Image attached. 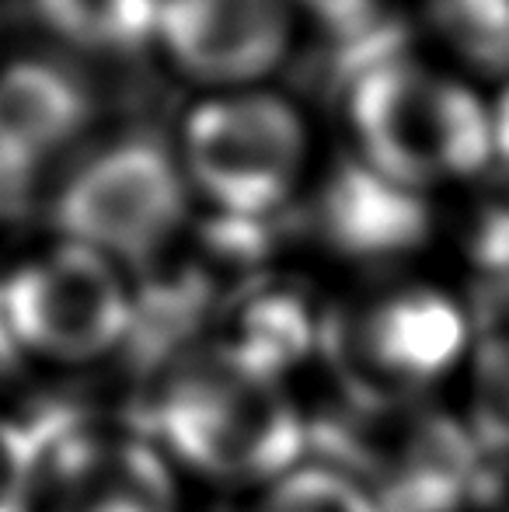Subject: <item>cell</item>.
<instances>
[{
    "label": "cell",
    "instance_id": "cell-1",
    "mask_svg": "<svg viewBox=\"0 0 509 512\" xmlns=\"http://www.w3.org/2000/svg\"><path fill=\"white\" fill-rule=\"evenodd\" d=\"M147 436L178 474L255 492L304 464L307 418L279 373L213 342L154 384Z\"/></svg>",
    "mask_w": 509,
    "mask_h": 512
},
{
    "label": "cell",
    "instance_id": "cell-2",
    "mask_svg": "<svg viewBox=\"0 0 509 512\" xmlns=\"http://www.w3.org/2000/svg\"><path fill=\"white\" fill-rule=\"evenodd\" d=\"M346 108L356 157L422 196L496 171L492 95L408 49L356 74L346 84Z\"/></svg>",
    "mask_w": 509,
    "mask_h": 512
},
{
    "label": "cell",
    "instance_id": "cell-3",
    "mask_svg": "<svg viewBox=\"0 0 509 512\" xmlns=\"http://www.w3.org/2000/svg\"><path fill=\"white\" fill-rule=\"evenodd\" d=\"M325 335L360 405L433 401L468 373L478 349L475 310L436 283L391 286Z\"/></svg>",
    "mask_w": 509,
    "mask_h": 512
},
{
    "label": "cell",
    "instance_id": "cell-4",
    "mask_svg": "<svg viewBox=\"0 0 509 512\" xmlns=\"http://www.w3.org/2000/svg\"><path fill=\"white\" fill-rule=\"evenodd\" d=\"M123 272L70 241L14 265L0 279V328L14 359L77 370L123 349L136 324V297Z\"/></svg>",
    "mask_w": 509,
    "mask_h": 512
},
{
    "label": "cell",
    "instance_id": "cell-5",
    "mask_svg": "<svg viewBox=\"0 0 509 512\" xmlns=\"http://www.w3.org/2000/svg\"><path fill=\"white\" fill-rule=\"evenodd\" d=\"M182 171L224 220H262L293 196L307 164L297 108L269 91H220L185 119Z\"/></svg>",
    "mask_w": 509,
    "mask_h": 512
},
{
    "label": "cell",
    "instance_id": "cell-6",
    "mask_svg": "<svg viewBox=\"0 0 509 512\" xmlns=\"http://www.w3.org/2000/svg\"><path fill=\"white\" fill-rule=\"evenodd\" d=\"M189 178L157 140L133 136L98 150L63 182L53 206L60 241L116 265L154 262L185 223Z\"/></svg>",
    "mask_w": 509,
    "mask_h": 512
},
{
    "label": "cell",
    "instance_id": "cell-7",
    "mask_svg": "<svg viewBox=\"0 0 509 512\" xmlns=\"http://www.w3.org/2000/svg\"><path fill=\"white\" fill-rule=\"evenodd\" d=\"M293 0H161L157 46L192 81L245 91L290 53Z\"/></svg>",
    "mask_w": 509,
    "mask_h": 512
},
{
    "label": "cell",
    "instance_id": "cell-8",
    "mask_svg": "<svg viewBox=\"0 0 509 512\" xmlns=\"http://www.w3.org/2000/svg\"><path fill=\"white\" fill-rule=\"evenodd\" d=\"M42 450L39 512H182V474L150 436L70 432Z\"/></svg>",
    "mask_w": 509,
    "mask_h": 512
},
{
    "label": "cell",
    "instance_id": "cell-9",
    "mask_svg": "<svg viewBox=\"0 0 509 512\" xmlns=\"http://www.w3.org/2000/svg\"><path fill=\"white\" fill-rule=\"evenodd\" d=\"M91 119V95L70 70L21 60L0 70V199L21 192Z\"/></svg>",
    "mask_w": 509,
    "mask_h": 512
},
{
    "label": "cell",
    "instance_id": "cell-10",
    "mask_svg": "<svg viewBox=\"0 0 509 512\" xmlns=\"http://www.w3.org/2000/svg\"><path fill=\"white\" fill-rule=\"evenodd\" d=\"M318 227L353 258H405L433 234L429 196L370 168L363 157L339 164L318 196Z\"/></svg>",
    "mask_w": 509,
    "mask_h": 512
},
{
    "label": "cell",
    "instance_id": "cell-11",
    "mask_svg": "<svg viewBox=\"0 0 509 512\" xmlns=\"http://www.w3.org/2000/svg\"><path fill=\"white\" fill-rule=\"evenodd\" d=\"M35 7L74 49L123 56L157 42L161 0H35Z\"/></svg>",
    "mask_w": 509,
    "mask_h": 512
},
{
    "label": "cell",
    "instance_id": "cell-12",
    "mask_svg": "<svg viewBox=\"0 0 509 512\" xmlns=\"http://www.w3.org/2000/svg\"><path fill=\"white\" fill-rule=\"evenodd\" d=\"M429 25L468 74L509 81V0H429Z\"/></svg>",
    "mask_w": 509,
    "mask_h": 512
},
{
    "label": "cell",
    "instance_id": "cell-13",
    "mask_svg": "<svg viewBox=\"0 0 509 512\" xmlns=\"http://www.w3.org/2000/svg\"><path fill=\"white\" fill-rule=\"evenodd\" d=\"M241 512H381L370 488L339 464H311L255 488Z\"/></svg>",
    "mask_w": 509,
    "mask_h": 512
},
{
    "label": "cell",
    "instance_id": "cell-14",
    "mask_svg": "<svg viewBox=\"0 0 509 512\" xmlns=\"http://www.w3.org/2000/svg\"><path fill=\"white\" fill-rule=\"evenodd\" d=\"M468 422L482 453L509 460V328L478 338L468 366Z\"/></svg>",
    "mask_w": 509,
    "mask_h": 512
},
{
    "label": "cell",
    "instance_id": "cell-15",
    "mask_svg": "<svg viewBox=\"0 0 509 512\" xmlns=\"http://www.w3.org/2000/svg\"><path fill=\"white\" fill-rule=\"evenodd\" d=\"M464 258L478 279L509 283V175L485 185L464 227Z\"/></svg>",
    "mask_w": 509,
    "mask_h": 512
},
{
    "label": "cell",
    "instance_id": "cell-16",
    "mask_svg": "<svg viewBox=\"0 0 509 512\" xmlns=\"http://www.w3.org/2000/svg\"><path fill=\"white\" fill-rule=\"evenodd\" d=\"M46 450L35 432L0 411V512H39Z\"/></svg>",
    "mask_w": 509,
    "mask_h": 512
},
{
    "label": "cell",
    "instance_id": "cell-17",
    "mask_svg": "<svg viewBox=\"0 0 509 512\" xmlns=\"http://www.w3.org/2000/svg\"><path fill=\"white\" fill-rule=\"evenodd\" d=\"M492 126H496V171L509 175V81L492 91Z\"/></svg>",
    "mask_w": 509,
    "mask_h": 512
}]
</instances>
